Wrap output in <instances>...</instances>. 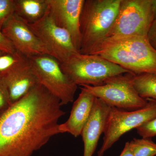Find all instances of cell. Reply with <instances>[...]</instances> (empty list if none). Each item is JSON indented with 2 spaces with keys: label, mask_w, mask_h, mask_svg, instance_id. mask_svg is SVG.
I'll use <instances>...</instances> for the list:
<instances>
[{
  "label": "cell",
  "mask_w": 156,
  "mask_h": 156,
  "mask_svg": "<svg viewBox=\"0 0 156 156\" xmlns=\"http://www.w3.org/2000/svg\"><path fill=\"white\" fill-rule=\"evenodd\" d=\"M60 101L40 83L0 112V156H32L60 134Z\"/></svg>",
  "instance_id": "1"
},
{
  "label": "cell",
  "mask_w": 156,
  "mask_h": 156,
  "mask_svg": "<svg viewBox=\"0 0 156 156\" xmlns=\"http://www.w3.org/2000/svg\"><path fill=\"white\" fill-rule=\"evenodd\" d=\"M93 54L118 65L134 75H156V49L147 37L107 39Z\"/></svg>",
  "instance_id": "2"
},
{
  "label": "cell",
  "mask_w": 156,
  "mask_h": 156,
  "mask_svg": "<svg viewBox=\"0 0 156 156\" xmlns=\"http://www.w3.org/2000/svg\"><path fill=\"white\" fill-rule=\"evenodd\" d=\"M121 0H85L81 12L80 53L93 54L106 40L119 10Z\"/></svg>",
  "instance_id": "3"
},
{
  "label": "cell",
  "mask_w": 156,
  "mask_h": 156,
  "mask_svg": "<svg viewBox=\"0 0 156 156\" xmlns=\"http://www.w3.org/2000/svg\"><path fill=\"white\" fill-rule=\"evenodd\" d=\"M60 65L67 76L76 85L81 87L101 86L108 78L131 73L95 54L77 53L60 63Z\"/></svg>",
  "instance_id": "4"
},
{
  "label": "cell",
  "mask_w": 156,
  "mask_h": 156,
  "mask_svg": "<svg viewBox=\"0 0 156 156\" xmlns=\"http://www.w3.org/2000/svg\"><path fill=\"white\" fill-rule=\"evenodd\" d=\"M154 20L152 0H121L118 15L106 40L147 37Z\"/></svg>",
  "instance_id": "5"
},
{
  "label": "cell",
  "mask_w": 156,
  "mask_h": 156,
  "mask_svg": "<svg viewBox=\"0 0 156 156\" xmlns=\"http://www.w3.org/2000/svg\"><path fill=\"white\" fill-rule=\"evenodd\" d=\"M27 58L39 83L57 98L62 106L73 101L78 86L63 72L57 59L48 55Z\"/></svg>",
  "instance_id": "6"
},
{
  "label": "cell",
  "mask_w": 156,
  "mask_h": 156,
  "mask_svg": "<svg viewBox=\"0 0 156 156\" xmlns=\"http://www.w3.org/2000/svg\"><path fill=\"white\" fill-rule=\"evenodd\" d=\"M144 107L128 111L111 107L104 131L103 143L98 156H103L121 136L156 118V100L147 98Z\"/></svg>",
  "instance_id": "7"
},
{
  "label": "cell",
  "mask_w": 156,
  "mask_h": 156,
  "mask_svg": "<svg viewBox=\"0 0 156 156\" xmlns=\"http://www.w3.org/2000/svg\"><path fill=\"white\" fill-rule=\"evenodd\" d=\"M134 74H123L107 79L102 85L82 87L108 105L132 111L144 107L147 100L140 97L132 83Z\"/></svg>",
  "instance_id": "8"
},
{
  "label": "cell",
  "mask_w": 156,
  "mask_h": 156,
  "mask_svg": "<svg viewBox=\"0 0 156 156\" xmlns=\"http://www.w3.org/2000/svg\"><path fill=\"white\" fill-rule=\"evenodd\" d=\"M26 23L49 50L52 57L60 63L80 53L75 47L69 34L56 25L48 9L44 16L37 21Z\"/></svg>",
  "instance_id": "9"
},
{
  "label": "cell",
  "mask_w": 156,
  "mask_h": 156,
  "mask_svg": "<svg viewBox=\"0 0 156 156\" xmlns=\"http://www.w3.org/2000/svg\"><path fill=\"white\" fill-rule=\"evenodd\" d=\"M50 16L59 27L67 31L80 52L81 44L80 20L85 0H47Z\"/></svg>",
  "instance_id": "10"
},
{
  "label": "cell",
  "mask_w": 156,
  "mask_h": 156,
  "mask_svg": "<svg viewBox=\"0 0 156 156\" xmlns=\"http://www.w3.org/2000/svg\"><path fill=\"white\" fill-rule=\"evenodd\" d=\"M15 49L27 58L38 55L52 56L46 48L25 22L15 14L5 23L2 29Z\"/></svg>",
  "instance_id": "11"
},
{
  "label": "cell",
  "mask_w": 156,
  "mask_h": 156,
  "mask_svg": "<svg viewBox=\"0 0 156 156\" xmlns=\"http://www.w3.org/2000/svg\"><path fill=\"white\" fill-rule=\"evenodd\" d=\"M0 76L8 89L11 105L24 97L39 84L26 57Z\"/></svg>",
  "instance_id": "12"
},
{
  "label": "cell",
  "mask_w": 156,
  "mask_h": 156,
  "mask_svg": "<svg viewBox=\"0 0 156 156\" xmlns=\"http://www.w3.org/2000/svg\"><path fill=\"white\" fill-rule=\"evenodd\" d=\"M111 107L96 98L92 113L81 135L84 143L83 156H92L103 134Z\"/></svg>",
  "instance_id": "13"
},
{
  "label": "cell",
  "mask_w": 156,
  "mask_h": 156,
  "mask_svg": "<svg viewBox=\"0 0 156 156\" xmlns=\"http://www.w3.org/2000/svg\"><path fill=\"white\" fill-rule=\"evenodd\" d=\"M81 91L73 104L70 115L65 122L59 124L60 134L68 133L75 137L81 135L94 106L96 97L87 89L81 87Z\"/></svg>",
  "instance_id": "14"
},
{
  "label": "cell",
  "mask_w": 156,
  "mask_h": 156,
  "mask_svg": "<svg viewBox=\"0 0 156 156\" xmlns=\"http://www.w3.org/2000/svg\"><path fill=\"white\" fill-rule=\"evenodd\" d=\"M15 14L26 23L41 18L48 9L47 0H14Z\"/></svg>",
  "instance_id": "15"
},
{
  "label": "cell",
  "mask_w": 156,
  "mask_h": 156,
  "mask_svg": "<svg viewBox=\"0 0 156 156\" xmlns=\"http://www.w3.org/2000/svg\"><path fill=\"white\" fill-rule=\"evenodd\" d=\"M132 83L140 96L144 99L156 100V75L152 74L134 75Z\"/></svg>",
  "instance_id": "16"
},
{
  "label": "cell",
  "mask_w": 156,
  "mask_h": 156,
  "mask_svg": "<svg viewBox=\"0 0 156 156\" xmlns=\"http://www.w3.org/2000/svg\"><path fill=\"white\" fill-rule=\"evenodd\" d=\"M130 144L133 156L156 155V144L151 138H134Z\"/></svg>",
  "instance_id": "17"
},
{
  "label": "cell",
  "mask_w": 156,
  "mask_h": 156,
  "mask_svg": "<svg viewBox=\"0 0 156 156\" xmlns=\"http://www.w3.org/2000/svg\"><path fill=\"white\" fill-rule=\"evenodd\" d=\"M25 57L18 52L14 54H2L0 56V76L11 69Z\"/></svg>",
  "instance_id": "18"
},
{
  "label": "cell",
  "mask_w": 156,
  "mask_h": 156,
  "mask_svg": "<svg viewBox=\"0 0 156 156\" xmlns=\"http://www.w3.org/2000/svg\"><path fill=\"white\" fill-rule=\"evenodd\" d=\"M14 14V0H0V30H2L5 23Z\"/></svg>",
  "instance_id": "19"
},
{
  "label": "cell",
  "mask_w": 156,
  "mask_h": 156,
  "mask_svg": "<svg viewBox=\"0 0 156 156\" xmlns=\"http://www.w3.org/2000/svg\"><path fill=\"white\" fill-rule=\"evenodd\" d=\"M137 133L142 138H150L156 136V118L136 128Z\"/></svg>",
  "instance_id": "20"
},
{
  "label": "cell",
  "mask_w": 156,
  "mask_h": 156,
  "mask_svg": "<svg viewBox=\"0 0 156 156\" xmlns=\"http://www.w3.org/2000/svg\"><path fill=\"white\" fill-rule=\"evenodd\" d=\"M11 105V103L8 89L0 76V112L5 110Z\"/></svg>",
  "instance_id": "21"
},
{
  "label": "cell",
  "mask_w": 156,
  "mask_h": 156,
  "mask_svg": "<svg viewBox=\"0 0 156 156\" xmlns=\"http://www.w3.org/2000/svg\"><path fill=\"white\" fill-rule=\"evenodd\" d=\"M0 51L4 53L14 54L17 51L9 39L0 30Z\"/></svg>",
  "instance_id": "22"
},
{
  "label": "cell",
  "mask_w": 156,
  "mask_h": 156,
  "mask_svg": "<svg viewBox=\"0 0 156 156\" xmlns=\"http://www.w3.org/2000/svg\"><path fill=\"white\" fill-rule=\"evenodd\" d=\"M147 37L151 44L156 49V19L154 20L150 29Z\"/></svg>",
  "instance_id": "23"
},
{
  "label": "cell",
  "mask_w": 156,
  "mask_h": 156,
  "mask_svg": "<svg viewBox=\"0 0 156 156\" xmlns=\"http://www.w3.org/2000/svg\"><path fill=\"white\" fill-rule=\"evenodd\" d=\"M119 156H133L130 142L126 143L124 149Z\"/></svg>",
  "instance_id": "24"
},
{
  "label": "cell",
  "mask_w": 156,
  "mask_h": 156,
  "mask_svg": "<svg viewBox=\"0 0 156 156\" xmlns=\"http://www.w3.org/2000/svg\"><path fill=\"white\" fill-rule=\"evenodd\" d=\"M152 8L153 12L154 18L156 19V0H152Z\"/></svg>",
  "instance_id": "25"
},
{
  "label": "cell",
  "mask_w": 156,
  "mask_h": 156,
  "mask_svg": "<svg viewBox=\"0 0 156 156\" xmlns=\"http://www.w3.org/2000/svg\"><path fill=\"white\" fill-rule=\"evenodd\" d=\"M3 54H4V53H3L2 51H0V56H2Z\"/></svg>",
  "instance_id": "26"
},
{
  "label": "cell",
  "mask_w": 156,
  "mask_h": 156,
  "mask_svg": "<svg viewBox=\"0 0 156 156\" xmlns=\"http://www.w3.org/2000/svg\"></svg>",
  "instance_id": "27"
}]
</instances>
